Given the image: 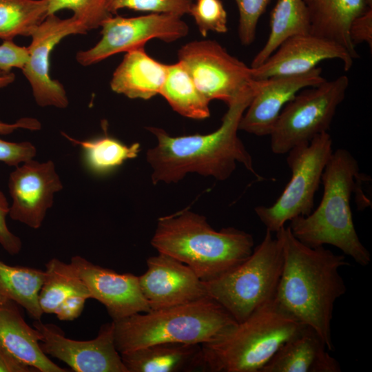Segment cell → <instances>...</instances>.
I'll use <instances>...</instances> for the list:
<instances>
[{
  "label": "cell",
  "instance_id": "5bb4252c",
  "mask_svg": "<svg viewBox=\"0 0 372 372\" xmlns=\"http://www.w3.org/2000/svg\"><path fill=\"white\" fill-rule=\"evenodd\" d=\"M8 187L12 200L8 215L32 229L41 227L55 194L63 187L53 161L33 159L16 167Z\"/></svg>",
  "mask_w": 372,
  "mask_h": 372
},
{
  "label": "cell",
  "instance_id": "d4e9b609",
  "mask_svg": "<svg viewBox=\"0 0 372 372\" xmlns=\"http://www.w3.org/2000/svg\"><path fill=\"white\" fill-rule=\"evenodd\" d=\"M310 33V20L304 0H278L270 17V32L251 68L261 65L287 39Z\"/></svg>",
  "mask_w": 372,
  "mask_h": 372
},
{
  "label": "cell",
  "instance_id": "52a82bcc",
  "mask_svg": "<svg viewBox=\"0 0 372 372\" xmlns=\"http://www.w3.org/2000/svg\"><path fill=\"white\" fill-rule=\"evenodd\" d=\"M282 260L280 240L266 230L247 258L220 276L203 281L207 295L240 322L274 299Z\"/></svg>",
  "mask_w": 372,
  "mask_h": 372
},
{
  "label": "cell",
  "instance_id": "5b68a950",
  "mask_svg": "<svg viewBox=\"0 0 372 372\" xmlns=\"http://www.w3.org/2000/svg\"><path fill=\"white\" fill-rule=\"evenodd\" d=\"M112 322L116 348L123 353L162 342L203 344L216 340L238 322L207 296Z\"/></svg>",
  "mask_w": 372,
  "mask_h": 372
},
{
  "label": "cell",
  "instance_id": "8992f818",
  "mask_svg": "<svg viewBox=\"0 0 372 372\" xmlns=\"http://www.w3.org/2000/svg\"><path fill=\"white\" fill-rule=\"evenodd\" d=\"M304 326L273 299L216 340L201 344L202 371L260 372Z\"/></svg>",
  "mask_w": 372,
  "mask_h": 372
},
{
  "label": "cell",
  "instance_id": "6da1fadb",
  "mask_svg": "<svg viewBox=\"0 0 372 372\" xmlns=\"http://www.w3.org/2000/svg\"><path fill=\"white\" fill-rule=\"evenodd\" d=\"M282 249V267L275 300L301 324L313 329L329 351L334 350L331 322L334 304L347 291L340 269L349 265L344 255L324 246L309 247L289 226L276 233Z\"/></svg>",
  "mask_w": 372,
  "mask_h": 372
},
{
  "label": "cell",
  "instance_id": "ba28073f",
  "mask_svg": "<svg viewBox=\"0 0 372 372\" xmlns=\"http://www.w3.org/2000/svg\"><path fill=\"white\" fill-rule=\"evenodd\" d=\"M332 146L331 136L325 132L287 153L291 172L289 183L273 204L254 209L266 230L276 233L287 222L311 213L324 169L333 153Z\"/></svg>",
  "mask_w": 372,
  "mask_h": 372
},
{
  "label": "cell",
  "instance_id": "f35d334b",
  "mask_svg": "<svg viewBox=\"0 0 372 372\" xmlns=\"http://www.w3.org/2000/svg\"><path fill=\"white\" fill-rule=\"evenodd\" d=\"M33 368L21 362L0 348V372H32Z\"/></svg>",
  "mask_w": 372,
  "mask_h": 372
},
{
  "label": "cell",
  "instance_id": "d6986e66",
  "mask_svg": "<svg viewBox=\"0 0 372 372\" xmlns=\"http://www.w3.org/2000/svg\"><path fill=\"white\" fill-rule=\"evenodd\" d=\"M0 348L40 372H66L43 353L39 332L23 319L13 301L0 302Z\"/></svg>",
  "mask_w": 372,
  "mask_h": 372
},
{
  "label": "cell",
  "instance_id": "7a4b0ae2",
  "mask_svg": "<svg viewBox=\"0 0 372 372\" xmlns=\"http://www.w3.org/2000/svg\"><path fill=\"white\" fill-rule=\"evenodd\" d=\"M258 91L227 105L220 126L209 134L172 136L161 128L147 127L157 140L156 145L146 154L152 169V183H177L189 173L225 180L232 174L237 163L262 178L238 135L241 117Z\"/></svg>",
  "mask_w": 372,
  "mask_h": 372
},
{
  "label": "cell",
  "instance_id": "4fadbf2b",
  "mask_svg": "<svg viewBox=\"0 0 372 372\" xmlns=\"http://www.w3.org/2000/svg\"><path fill=\"white\" fill-rule=\"evenodd\" d=\"M84 26L72 16L61 19L48 15L31 35L28 60L21 70L30 83L36 103L41 107L65 108L68 99L61 83L50 76V55L54 47L70 34H85Z\"/></svg>",
  "mask_w": 372,
  "mask_h": 372
},
{
  "label": "cell",
  "instance_id": "836d02e7",
  "mask_svg": "<svg viewBox=\"0 0 372 372\" xmlns=\"http://www.w3.org/2000/svg\"><path fill=\"white\" fill-rule=\"evenodd\" d=\"M36 147L28 141L10 142L0 138V161L9 166L18 167L34 158Z\"/></svg>",
  "mask_w": 372,
  "mask_h": 372
},
{
  "label": "cell",
  "instance_id": "e575fe53",
  "mask_svg": "<svg viewBox=\"0 0 372 372\" xmlns=\"http://www.w3.org/2000/svg\"><path fill=\"white\" fill-rule=\"evenodd\" d=\"M29 57L28 47L19 46L12 41L0 45V72L9 73L13 68L22 70Z\"/></svg>",
  "mask_w": 372,
  "mask_h": 372
},
{
  "label": "cell",
  "instance_id": "8d00e7d4",
  "mask_svg": "<svg viewBox=\"0 0 372 372\" xmlns=\"http://www.w3.org/2000/svg\"><path fill=\"white\" fill-rule=\"evenodd\" d=\"M349 37L355 46L366 43L372 48V9L369 8L363 14L356 17L349 28Z\"/></svg>",
  "mask_w": 372,
  "mask_h": 372
},
{
  "label": "cell",
  "instance_id": "1f68e13d",
  "mask_svg": "<svg viewBox=\"0 0 372 372\" xmlns=\"http://www.w3.org/2000/svg\"><path fill=\"white\" fill-rule=\"evenodd\" d=\"M193 2V0H107V6L112 15L121 9H130L183 17L189 14Z\"/></svg>",
  "mask_w": 372,
  "mask_h": 372
},
{
  "label": "cell",
  "instance_id": "b9f144b4",
  "mask_svg": "<svg viewBox=\"0 0 372 372\" xmlns=\"http://www.w3.org/2000/svg\"><path fill=\"white\" fill-rule=\"evenodd\" d=\"M366 1L367 5L369 6V7L371 8L372 7V0H366Z\"/></svg>",
  "mask_w": 372,
  "mask_h": 372
},
{
  "label": "cell",
  "instance_id": "7c38bea8",
  "mask_svg": "<svg viewBox=\"0 0 372 372\" xmlns=\"http://www.w3.org/2000/svg\"><path fill=\"white\" fill-rule=\"evenodd\" d=\"M40 345L47 355L57 358L75 372H127L117 351L113 322L103 324L97 336L89 340L65 337L57 326L35 320Z\"/></svg>",
  "mask_w": 372,
  "mask_h": 372
},
{
  "label": "cell",
  "instance_id": "60d3db41",
  "mask_svg": "<svg viewBox=\"0 0 372 372\" xmlns=\"http://www.w3.org/2000/svg\"><path fill=\"white\" fill-rule=\"evenodd\" d=\"M14 79V76L12 73H5L0 72V87L5 86L11 83Z\"/></svg>",
  "mask_w": 372,
  "mask_h": 372
},
{
  "label": "cell",
  "instance_id": "9a60e30c",
  "mask_svg": "<svg viewBox=\"0 0 372 372\" xmlns=\"http://www.w3.org/2000/svg\"><path fill=\"white\" fill-rule=\"evenodd\" d=\"M138 276L142 293L151 310L186 304L207 297L203 281L177 259L158 253L147 259Z\"/></svg>",
  "mask_w": 372,
  "mask_h": 372
},
{
  "label": "cell",
  "instance_id": "2e32d148",
  "mask_svg": "<svg viewBox=\"0 0 372 372\" xmlns=\"http://www.w3.org/2000/svg\"><path fill=\"white\" fill-rule=\"evenodd\" d=\"M70 263L85 285L90 298L105 306L112 321L151 310L138 276L118 273L80 256L72 257Z\"/></svg>",
  "mask_w": 372,
  "mask_h": 372
},
{
  "label": "cell",
  "instance_id": "44dd1931",
  "mask_svg": "<svg viewBox=\"0 0 372 372\" xmlns=\"http://www.w3.org/2000/svg\"><path fill=\"white\" fill-rule=\"evenodd\" d=\"M127 372L202 371L201 344L162 342L121 353Z\"/></svg>",
  "mask_w": 372,
  "mask_h": 372
},
{
  "label": "cell",
  "instance_id": "83f0119b",
  "mask_svg": "<svg viewBox=\"0 0 372 372\" xmlns=\"http://www.w3.org/2000/svg\"><path fill=\"white\" fill-rule=\"evenodd\" d=\"M45 279L39 292V303L43 313H54L58 306L74 294L90 298L83 281L71 263L52 258L45 265Z\"/></svg>",
  "mask_w": 372,
  "mask_h": 372
},
{
  "label": "cell",
  "instance_id": "f546056e",
  "mask_svg": "<svg viewBox=\"0 0 372 372\" xmlns=\"http://www.w3.org/2000/svg\"><path fill=\"white\" fill-rule=\"evenodd\" d=\"M48 15L68 9L87 31L100 28L111 17L107 6V0H47Z\"/></svg>",
  "mask_w": 372,
  "mask_h": 372
},
{
  "label": "cell",
  "instance_id": "ab89813d",
  "mask_svg": "<svg viewBox=\"0 0 372 372\" xmlns=\"http://www.w3.org/2000/svg\"><path fill=\"white\" fill-rule=\"evenodd\" d=\"M41 127L40 123L35 119L21 118L14 123H6L0 121V134H8L13 132L18 128H25L28 130H39Z\"/></svg>",
  "mask_w": 372,
  "mask_h": 372
},
{
  "label": "cell",
  "instance_id": "f1b7e54d",
  "mask_svg": "<svg viewBox=\"0 0 372 372\" xmlns=\"http://www.w3.org/2000/svg\"><path fill=\"white\" fill-rule=\"evenodd\" d=\"M48 16L47 0H0V39L31 37Z\"/></svg>",
  "mask_w": 372,
  "mask_h": 372
},
{
  "label": "cell",
  "instance_id": "603a6c76",
  "mask_svg": "<svg viewBox=\"0 0 372 372\" xmlns=\"http://www.w3.org/2000/svg\"><path fill=\"white\" fill-rule=\"evenodd\" d=\"M310 20V34L344 47L354 59L359 55L349 37L352 21L369 6L366 0H304Z\"/></svg>",
  "mask_w": 372,
  "mask_h": 372
},
{
  "label": "cell",
  "instance_id": "ffe728a7",
  "mask_svg": "<svg viewBox=\"0 0 372 372\" xmlns=\"http://www.w3.org/2000/svg\"><path fill=\"white\" fill-rule=\"evenodd\" d=\"M320 336L304 326L286 341L260 372H340Z\"/></svg>",
  "mask_w": 372,
  "mask_h": 372
},
{
  "label": "cell",
  "instance_id": "4dcf8cb0",
  "mask_svg": "<svg viewBox=\"0 0 372 372\" xmlns=\"http://www.w3.org/2000/svg\"><path fill=\"white\" fill-rule=\"evenodd\" d=\"M189 14L203 37L209 32L225 33L228 30L227 14L221 0H196Z\"/></svg>",
  "mask_w": 372,
  "mask_h": 372
},
{
  "label": "cell",
  "instance_id": "d6a6232c",
  "mask_svg": "<svg viewBox=\"0 0 372 372\" xmlns=\"http://www.w3.org/2000/svg\"><path fill=\"white\" fill-rule=\"evenodd\" d=\"M270 0H235L239 12L238 37L242 44H251L258 22Z\"/></svg>",
  "mask_w": 372,
  "mask_h": 372
},
{
  "label": "cell",
  "instance_id": "74e56055",
  "mask_svg": "<svg viewBox=\"0 0 372 372\" xmlns=\"http://www.w3.org/2000/svg\"><path fill=\"white\" fill-rule=\"evenodd\" d=\"M83 295L74 294L66 298L56 309L54 314L60 320L70 321L77 318L81 314L86 300Z\"/></svg>",
  "mask_w": 372,
  "mask_h": 372
},
{
  "label": "cell",
  "instance_id": "9c48e42d",
  "mask_svg": "<svg viewBox=\"0 0 372 372\" xmlns=\"http://www.w3.org/2000/svg\"><path fill=\"white\" fill-rule=\"evenodd\" d=\"M349 85L342 75L299 92L283 107L269 134L272 152L285 154L327 132Z\"/></svg>",
  "mask_w": 372,
  "mask_h": 372
},
{
  "label": "cell",
  "instance_id": "ac0fdd59",
  "mask_svg": "<svg viewBox=\"0 0 372 372\" xmlns=\"http://www.w3.org/2000/svg\"><path fill=\"white\" fill-rule=\"evenodd\" d=\"M326 79L322 69L302 74L262 80L261 85L243 113L239 130L257 136H269L285 105L299 92L319 85Z\"/></svg>",
  "mask_w": 372,
  "mask_h": 372
},
{
  "label": "cell",
  "instance_id": "30bf717a",
  "mask_svg": "<svg viewBox=\"0 0 372 372\" xmlns=\"http://www.w3.org/2000/svg\"><path fill=\"white\" fill-rule=\"evenodd\" d=\"M178 58L209 101L220 100L229 105L258 91L262 83L254 79L251 67L215 40L188 42L178 50Z\"/></svg>",
  "mask_w": 372,
  "mask_h": 372
},
{
  "label": "cell",
  "instance_id": "e0dca14e",
  "mask_svg": "<svg viewBox=\"0 0 372 372\" xmlns=\"http://www.w3.org/2000/svg\"><path fill=\"white\" fill-rule=\"evenodd\" d=\"M327 59H339L345 71L355 60L340 45L307 33L287 39L261 65L251 68L255 80H265L305 73Z\"/></svg>",
  "mask_w": 372,
  "mask_h": 372
},
{
  "label": "cell",
  "instance_id": "7402d4cb",
  "mask_svg": "<svg viewBox=\"0 0 372 372\" xmlns=\"http://www.w3.org/2000/svg\"><path fill=\"white\" fill-rule=\"evenodd\" d=\"M167 65L148 55L144 47L130 50L114 72L110 87L130 99H149L160 94Z\"/></svg>",
  "mask_w": 372,
  "mask_h": 372
},
{
  "label": "cell",
  "instance_id": "d590c367",
  "mask_svg": "<svg viewBox=\"0 0 372 372\" xmlns=\"http://www.w3.org/2000/svg\"><path fill=\"white\" fill-rule=\"evenodd\" d=\"M10 205L5 194L0 190V245L10 255L18 254L22 247L21 239L9 229L6 217Z\"/></svg>",
  "mask_w": 372,
  "mask_h": 372
},
{
  "label": "cell",
  "instance_id": "cb8c5ba5",
  "mask_svg": "<svg viewBox=\"0 0 372 372\" xmlns=\"http://www.w3.org/2000/svg\"><path fill=\"white\" fill-rule=\"evenodd\" d=\"M45 271L12 266L0 260V302L11 300L25 309L34 320L43 314L39 303Z\"/></svg>",
  "mask_w": 372,
  "mask_h": 372
},
{
  "label": "cell",
  "instance_id": "484cf974",
  "mask_svg": "<svg viewBox=\"0 0 372 372\" xmlns=\"http://www.w3.org/2000/svg\"><path fill=\"white\" fill-rule=\"evenodd\" d=\"M160 94L175 112L185 117L200 120L210 116V101L178 61L167 65Z\"/></svg>",
  "mask_w": 372,
  "mask_h": 372
},
{
  "label": "cell",
  "instance_id": "4316f807",
  "mask_svg": "<svg viewBox=\"0 0 372 372\" xmlns=\"http://www.w3.org/2000/svg\"><path fill=\"white\" fill-rule=\"evenodd\" d=\"M63 134L68 140L81 147L85 168L95 175H103L112 172L127 160L137 157L140 152L138 143L127 145L109 136L78 141Z\"/></svg>",
  "mask_w": 372,
  "mask_h": 372
},
{
  "label": "cell",
  "instance_id": "3957f363",
  "mask_svg": "<svg viewBox=\"0 0 372 372\" xmlns=\"http://www.w3.org/2000/svg\"><path fill=\"white\" fill-rule=\"evenodd\" d=\"M151 245L190 267L203 281L215 279L251 254V234L233 227L213 229L205 216L188 209L158 218Z\"/></svg>",
  "mask_w": 372,
  "mask_h": 372
},
{
  "label": "cell",
  "instance_id": "8fae6325",
  "mask_svg": "<svg viewBox=\"0 0 372 372\" xmlns=\"http://www.w3.org/2000/svg\"><path fill=\"white\" fill-rule=\"evenodd\" d=\"M101 28L99 41L92 48L76 54L79 64L90 65L118 53L143 48L153 39L174 42L189 32V27L182 17L169 13L150 12L134 17L112 15Z\"/></svg>",
  "mask_w": 372,
  "mask_h": 372
},
{
  "label": "cell",
  "instance_id": "277c9868",
  "mask_svg": "<svg viewBox=\"0 0 372 372\" xmlns=\"http://www.w3.org/2000/svg\"><path fill=\"white\" fill-rule=\"evenodd\" d=\"M360 175L358 161L348 150L333 151L322 176L321 202L308 216L290 220L289 227L303 244L332 245L365 267L371 256L356 232L350 205Z\"/></svg>",
  "mask_w": 372,
  "mask_h": 372
}]
</instances>
